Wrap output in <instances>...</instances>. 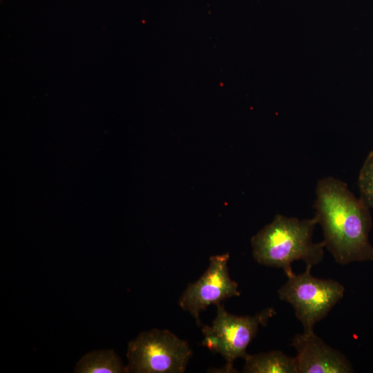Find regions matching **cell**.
I'll list each match as a JSON object with an SVG mask.
<instances>
[{"instance_id":"cell-1","label":"cell","mask_w":373,"mask_h":373,"mask_svg":"<svg viewBox=\"0 0 373 373\" xmlns=\"http://www.w3.org/2000/svg\"><path fill=\"white\" fill-rule=\"evenodd\" d=\"M316 195L315 216L323 229L325 246L335 261L342 265L373 261L368 206L356 198L346 183L330 176L318 182Z\"/></svg>"},{"instance_id":"cell-2","label":"cell","mask_w":373,"mask_h":373,"mask_svg":"<svg viewBox=\"0 0 373 373\" xmlns=\"http://www.w3.org/2000/svg\"><path fill=\"white\" fill-rule=\"evenodd\" d=\"M316 217L300 220L276 215L272 222L251 240L252 255L258 263L282 269L287 277L293 275L291 264L301 260L312 267L324 258L323 241L314 242L312 235Z\"/></svg>"},{"instance_id":"cell-3","label":"cell","mask_w":373,"mask_h":373,"mask_svg":"<svg viewBox=\"0 0 373 373\" xmlns=\"http://www.w3.org/2000/svg\"><path fill=\"white\" fill-rule=\"evenodd\" d=\"M193 352L189 343L167 329H152L131 340L128 373H182Z\"/></svg>"},{"instance_id":"cell-4","label":"cell","mask_w":373,"mask_h":373,"mask_svg":"<svg viewBox=\"0 0 373 373\" xmlns=\"http://www.w3.org/2000/svg\"><path fill=\"white\" fill-rule=\"evenodd\" d=\"M311 269L306 267L303 273L287 277L278 290L280 299L292 306L304 332H314L315 325L329 314L345 292L340 283L314 277Z\"/></svg>"},{"instance_id":"cell-5","label":"cell","mask_w":373,"mask_h":373,"mask_svg":"<svg viewBox=\"0 0 373 373\" xmlns=\"http://www.w3.org/2000/svg\"><path fill=\"white\" fill-rule=\"evenodd\" d=\"M216 316L211 325H203L202 345L214 353L220 354L227 363L226 368L233 370V363L245 358L247 349L258 331L266 326L276 315L273 307H268L254 316H236L228 313L223 305L217 306Z\"/></svg>"},{"instance_id":"cell-6","label":"cell","mask_w":373,"mask_h":373,"mask_svg":"<svg viewBox=\"0 0 373 373\" xmlns=\"http://www.w3.org/2000/svg\"><path fill=\"white\" fill-rule=\"evenodd\" d=\"M229 253L211 256L204 273L189 283L180 297V307L192 315L198 325L200 312L207 307L218 306L224 300L240 295L238 283L229 274Z\"/></svg>"},{"instance_id":"cell-7","label":"cell","mask_w":373,"mask_h":373,"mask_svg":"<svg viewBox=\"0 0 373 373\" xmlns=\"http://www.w3.org/2000/svg\"><path fill=\"white\" fill-rule=\"evenodd\" d=\"M291 345L296 349L297 373H349L352 367L339 352L327 345L314 332L297 334Z\"/></svg>"},{"instance_id":"cell-8","label":"cell","mask_w":373,"mask_h":373,"mask_svg":"<svg viewBox=\"0 0 373 373\" xmlns=\"http://www.w3.org/2000/svg\"><path fill=\"white\" fill-rule=\"evenodd\" d=\"M245 361V373H297L295 357L279 350L248 354Z\"/></svg>"},{"instance_id":"cell-9","label":"cell","mask_w":373,"mask_h":373,"mask_svg":"<svg viewBox=\"0 0 373 373\" xmlns=\"http://www.w3.org/2000/svg\"><path fill=\"white\" fill-rule=\"evenodd\" d=\"M75 373H128L119 355L111 349L93 350L77 362Z\"/></svg>"},{"instance_id":"cell-10","label":"cell","mask_w":373,"mask_h":373,"mask_svg":"<svg viewBox=\"0 0 373 373\" xmlns=\"http://www.w3.org/2000/svg\"><path fill=\"white\" fill-rule=\"evenodd\" d=\"M361 199L373 208V150L367 156L359 173L358 180Z\"/></svg>"}]
</instances>
